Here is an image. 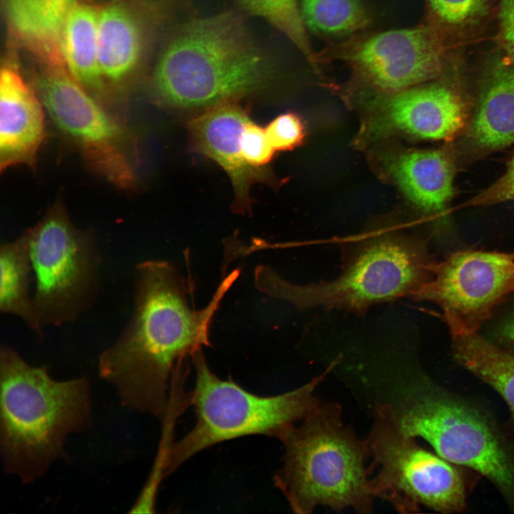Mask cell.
Wrapping results in <instances>:
<instances>
[{"instance_id": "6da1fadb", "label": "cell", "mask_w": 514, "mask_h": 514, "mask_svg": "<svg viewBox=\"0 0 514 514\" xmlns=\"http://www.w3.org/2000/svg\"><path fill=\"white\" fill-rule=\"evenodd\" d=\"M239 274L231 271L209 303L196 309L190 274L163 260L136 266L131 317L98 362L101 378L114 388L122 405L163 418L173 372L211 346L213 319Z\"/></svg>"}, {"instance_id": "7a4b0ae2", "label": "cell", "mask_w": 514, "mask_h": 514, "mask_svg": "<svg viewBox=\"0 0 514 514\" xmlns=\"http://www.w3.org/2000/svg\"><path fill=\"white\" fill-rule=\"evenodd\" d=\"M0 454L4 473L23 484L67 459L69 436L91 420L87 377L53 378L46 366L28 363L12 347H0Z\"/></svg>"}, {"instance_id": "3957f363", "label": "cell", "mask_w": 514, "mask_h": 514, "mask_svg": "<svg viewBox=\"0 0 514 514\" xmlns=\"http://www.w3.org/2000/svg\"><path fill=\"white\" fill-rule=\"evenodd\" d=\"M340 248L341 270L333 279L297 284L259 265L254 271L256 287L298 309L363 314L378 304L413 299L430 280L436 261L423 238L390 225L348 238Z\"/></svg>"}, {"instance_id": "277c9868", "label": "cell", "mask_w": 514, "mask_h": 514, "mask_svg": "<svg viewBox=\"0 0 514 514\" xmlns=\"http://www.w3.org/2000/svg\"><path fill=\"white\" fill-rule=\"evenodd\" d=\"M272 71L240 18L226 12L179 28L160 55L152 85L163 105L203 111L263 89Z\"/></svg>"}, {"instance_id": "5b68a950", "label": "cell", "mask_w": 514, "mask_h": 514, "mask_svg": "<svg viewBox=\"0 0 514 514\" xmlns=\"http://www.w3.org/2000/svg\"><path fill=\"white\" fill-rule=\"evenodd\" d=\"M278 440L284 455L273 483L294 513H311L318 506L373 512L367 442L344 423L340 405L321 403Z\"/></svg>"}, {"instance_id": "8992f818", "label": "cell", "mask_w": 514, "mask_h": 514, "mask_svg": "<svg viewBox=\"0 0 514 514\" xmlns=\"http://www.w3.org/2000/svg\"><path fill=\"white\" fill-rule=\"evenodd\" d=\"M389 405L404 432L484 476L514 513V440L485 405L423 375Z\"/></svg>"}, {"instance_id": "52a82bcc", "label": "cell", "mask_w": 514, "mask_h": 514, "mask_svg": "<svg viewBox=\"0 0 514 514\" xmlns=\"http://www.w3.org/2000/svg\"><path fill=\"white\" fill-rule=\"evenodd\" d=\"M195 386L191 391L194 426L173 444L166 475L198 452L233 438L263 435L279 438L320 403L316 392L332 370L293 390L269 396L256 395L231 380H221L210 369L203 349L192 356Z\"/></svg>"}, {"instance_id": "ba28073f", "label": "cell", "mask_w": 514, "mask_h": 514, "mask_svg": "<svg viewBox=\"0 0 514 514\" xmlns=\"http://www.w3.org/2000/svg\"><path fill=\"white\" fill-rule=\"evenodd\" d=\"M416 439L400 428L389 403L376 406L366 439L375 498L400 513L418 512L421 506L442 513L463 512L468 492L464 467L425 449Z\"/></svg>"}, {"instance_id": "9c48e42d", "label": "cell", "mask_w": 514, "mask_h": 514, "mask_svg": "<svg viewBox=\"0 0 514 514\" xmlns=\"http://www.w3.org/2000/svg\"><path fill=\"white\" fill-rule=\"evenodd\" d=\"M26 231L41 326L75 321L95 304L99 292L102 257L96 236L76 228L59 205Z\"/></svg>"}, {"instance_id": "30bf717a", "label": "cell", "mask_w": 514, "mask_h": 514, "mask_svg": "<svg viewBox=\"0 0 514 514\" xmlns=\"http://www.w3.org/2000/svg\"><path fill=\"white\" fill-rule=\"evenodd\" d=\"M513 293L514 253L463 250L436 261L413 299L438 306L452 337L478 332Z\"/></svg>"}, {"instance_id": "8fae6325", "label": "cell", "mask_w": 514, "mask_h": 514, "mask_svg": "<svg viewBox=\"0 0 514 514\" xmlns=\"http://www.w3.org/2000/svg\"><path fill=\"white\" fill-rule=\"evenodd\" d=\"M40 98L57 128L109 182L131 188L135 173L124 128L61 66L38 79Z\"/></svg>"}, {"instance_id": "7c38bea8", "label": "cell", "mask_w": 514, "mask_h": 514, "mask_svg": "<svg viewBox=\"0 0 514 514\" xmlns=\"http://www.w3.org/2000/svg\"><path fill=\"white\" fill-rule=\"evenodd\" d=\"M343 51L341 57L356 76L378 92L415 86L438 76L443 67L441 41L426 26L378 33Z\"/></svg>"}, {"instance_id": "4fadbf2b", "label": "cell", "mask_w": 514, "mask_h": 514, "mask_svg": "<svg viewBox=\"0 0 514 514\" xmlns=\"http://www.w3.org/2000/svg\"><path fill=\"white\" fill-rule=\"evenodd\" d=\"M364 136L377 139L404 135L426 140H451L465 127L468 107L464 98L445 84L379 92L368 101Z\"/></svg>"}, {"instance_id": "5bb4252c", "label": "cell", "mask_w": 514, "mask_h": 514, "mask_svg": "<svg viewBox=\"0 0 514 514\" xmlns=\"http://www.w3.org/2000/svg\"><path fill=\"white\" fill-rule=\"evenodd\" d=\"M249 120L247 111L234 101L203 110L188 123L194 148L213 160L228 176L234 193L233 210L242 214L251 211V186L273 181L267 168L250 166L242 155L241 135Z\"/></svg>"}, {"instance_id": "9a60e30c", "label": "cell", "mask_w": 514, "mask_h": 514, "mask_svg": "<svg viewBox=\"0 0 514 514\" xmlns=\"http://www.w3.org/2000/svg\"><path fill=\"white\" fill-rule=\"evenodd\" d=\"M383 154L384 171L412 205L428 217L444 218L453 194V148L400 149Z\"/></svg>"}, {"instance_id": "2e32d148", "label": "cell", "mask_w": 514, "mask_h": 514, "mask_svg": "<svg viewBox=\"0 0 514 514\" xmlns=\"http://www.w3.org/2000/svg\"><path fill=\"white\" fill-rule=\"evenodd\" d=\"M45 108L16 67L0 77V166L32 165L45 138Z\"/></svg>"}, {"instance_id": "e0dca14e", "label": "cell", "mask_w": 514, "mask_h": 514, "mask_svg": "<svg viewBox=\"0 0 514 514\" xmlns=\"http://www.w3.org/2000/svg\"><path fill=\"white\" fill-rule=\"evenodd\" d=\"M483 80L467 138L476 151L489 153L514 143V61L492 63Z\"/></svg>"}, {"instance_id": "ac0fdd59", "label": "cell", "mask_w": 514, "mask_h": 514, "mask_svg": "<svg viewBox=\"0 0 514 514\" xmlns=\"http://www.w3.org/2000/svg\"><path fill=\"white\" fill-rule=\"evenodd\" d=\"M77 0H5L12 31L52 66H61V36Z\"/></svg>"}, {"instance_id": "d6986e66", "label": "cell", "mask_w": 514, "mask_h": 514, "mask_svg": "<svg viewBox=\"0 0 514 514\" xmlns=\"http://www.w3.org/2000/svg\"><path fill=\"white\" fill-rule=\"evenodd\" d=\"M143 49V35L135 16L119 4L99 11V63L101 75L114 82L125 79L136 67Z\"/></svg>"}, {"instance_id": "ffe728a7", "label": "cell", "mask_w": 514, "mask_h": 514, "mask_svg": "<svg viewBox=\"0 0 514 514\" xmlns=\"http://www.w3.org/2000/svg\"><path fill=\"white\" fill-rule=\"evenodd\" d=\"M454 359L493 388L505 401L510 418L505 427L514 440V353L478 332L451 337Z\"/></svg>"}, {"instance_id": "44dd1931", "label": "cell", "mask_w": 514, "mask_h": 514, "mask_svg": "<svg viewBox=\"0 0 514 514\" xmlns=\"http://www.w3.org/2000/svg\"><path fill=\"white\" fill-rule=\"evenodd\" d=\"M0 311L21 319L39 338L44 336L30 293L33 267L27 231L0 246Z\"/></svg>"}, {"instance_id": "7402d4cb", "label": "cell", "mask_w": 514, "mask_h": 514, "mask_svg": "<svg viewBox=\"0 0 514 514\" xmlns=\"http://www.w3.org/2000/svg\"><path fill=\"white\" fill-rule=\"evenodd\" d=\"M98 11L86 4H76L65 21L61 36V51L71 76L84 86L96 89L103 76L99 63Z\"/></svg>"}, {"instance_id": "603a6c76", "label": "cell", "mask_w": 514, "mask_h": 514, "mask_svg": "<svg viewBox=\"0 0 514 514\" xmlns=\"http://www.w3.org/2000/svg\"><path fill=\"white\" fill-rule=\"evenodd\" d=\"M301 13L305 26L325 35L351 34L370 22L359 0H301Z\"/></svg>"}, {"instance_id": "cb8c5ba5", "label": "cell", "mask_w": 514, "mask_h": 514, "mask_svg": "<svg viewBox=\"0 0 514 514\" xmlns=\"http://www.w3.org/2000/svg\"><path fill=\"white\" fill-rule=\"evenodd\" d=\"M249 13L261 17L286 35L311 64L317 62L297 0H240Z\"/></svg>"}, {"instance_id": "d4e9b609", "label": "cell", "mask_w": 514, "mask_h": 514, "mask_svg": "<svg viewBox=\"0 0 514 514\" xmlns=\"http://www.w3.org/2000/svg\"><path fill=\"white\" fill-rule=\"evenodd\" d=\"M186 373L175 374L171 381L168 401L163 417V432L158 456L150 477L143 488L144 492L156 496L162 479L166 476L168 462L173 446L172 443L175 425L182 413L191 405V392L185 389Z\"/></svg>"}, {"instance_id": "484cf974", "label": "cell", "mask_w": 514, "mask_h": 514, "mask_svg": "<svg viewBox=\"0 0 514 514\" xmlns=\"http://www.w3.org/2000/svg\"><path fill=\"white\" fill-rule=\"evenodd\" d=\"M434 14L452 26L468 25L483 16L490 0H428Z\"/></svg>"}, {"instance_id": "4316f807", "label": "cell", "mask_w": 514, "mask_h": 514, "mask_svg": "<svg viewBox=\"0 0 514 514\" xmlns=\"http://www.w3.org/2000/svg\"><path fill=\"white\" fill-rule=\"evenodd\" d=\"M241 148L245 161L256 168H266L276 153L265 128L251 119L241 132Z\"/></svg>"}, {"instance_id": "83f0119b", "label": "cell", "mask_w": 514, "mask_h": 514, "mask_svg": "<svg viewBox=\"0 0 514 514\" xmlns=\"http://www.w3.org/2000/svg\"><path fill=\"white\" fill-rule=\"evenodd\" d=\"M265 129L276 152L296 148L303 142L305 136L301 119L293 113L279 115Z\"/></svg>"}, {"instance_id": "f1b7e54d", "label": "cell", "mask_w": 514, "mask_h": 514, "mask_svg": "<svg viewBox=\"0 0 514 514\" xmlns=\"http://www.w3.org/2000/svg\"><path fill=\"white\" fill-rule=\"evenodd\" d=\"M514 201V156L504 173L487 188L466 201L464 206H486Z\"/></svg>"}, {"instance_id": "f546056e", "label": "cell", "mask_w": 514, "mask_h": 514, "mask_svg": "<svg viewBox=\"0 0 514 514\" xmlns=\"http://www.w3.org/2000/svg\"><path fill=\"white\" fill-rule=\"evenodd\" d=\"M498 17L502 46L514 61V0L500 1Z\"/></svg>"}, {"instance_id": "4dcf8cb0", "label": "cell", "mask_w": 514, "mask_h": 514, "mask_svg": "<svg viewBox=\"0 0 514 514\" xmlns=\"http://www.w3.org/2000/svg\"><path fill=\"white\" fill-rule=\"evenodd\" d=\"M498 333L505 344L514 348V316L502 323Z\"/></svg>"}]
</instances>
